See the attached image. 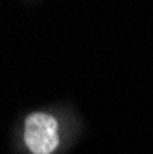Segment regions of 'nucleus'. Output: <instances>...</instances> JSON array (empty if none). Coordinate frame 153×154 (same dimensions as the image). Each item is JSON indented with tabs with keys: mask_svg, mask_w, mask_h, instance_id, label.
I'll return each instance as SVG.
<instances>
[{
	"mask_svg": "<svg viewBox=\"0 0 153 154\" xmlns=\"http://www.w3.org/2000/svg\"><path fill=\"white\" fill-rule=\"evenodd\" d=\"M24 141L33 154H50L57 149L59 134L57 121L48 114L35 112L26 119L24 125Z\"/></svg>",
	"mask_w": 153,
	"mask_h": 154,
	"instance_id": "nucleus-1",
	"label": "nucleus"
}]
</instances>
